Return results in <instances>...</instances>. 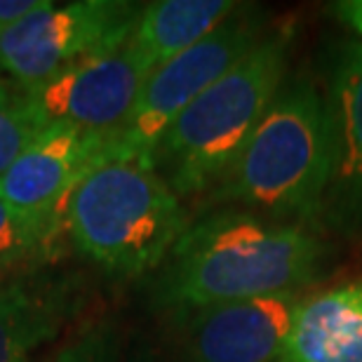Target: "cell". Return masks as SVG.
Returning a JSON list of instances; mask_svg holds the SVG:
<instances>
[{"instance_id": "9a60e30c", "label": "cell", "mask_w": 362, "mask_h": 362, "mask_svg": "<svg viewBox=\"0 0 362 362\" xmlns=\"http://www.w3.org/2000/svg\"><path fill=\"white\" fill-rule=\"evenodd\" d=\"M57 233L28 221L0 198V278L40 264Z\"/></svg>"}, {"instance_id": "e0dca14e", "label": "cell", "mask_w": 362, "mask_h": 362, "mask_svg": "<svg viewBox=\"0 0 362 362\" xmlns=\"http://www.w3.org/2000/svg\"><path fill=\"white\" fill-rule=\"evenodd\" d=\"M334 17L341 21L346 28H351L362 42V0H341L332 5Z\"/></svg>"}, {"instance_id": "5bb4252c", "label": "cell", "mask_w": 362, "mask_h": 362, "mask_svg": "<svg viewBox=\"0 0 362 362\" xmlns=\"http://www.w3.org/2000/svg\"><path fill=\"white\" fill-rule=\"evenodd\" d=\"M47 125L31 94L0 83V177Z\"/></svg>"}, {"instance_id": "6da1fadb", "label": "cell", "mask_w": 362, "mask_h": 362, "mask_svg": "<svg viewBox=\"0 0 362 362\" xmlns=\"http://www.w3.org/2000/svg\"><path fill=\"white\" fill-rule=\"evenodd\" d=\"M334 247L301 223L216 207L188 223L165 259L156 299L177 315L259 299L301 294L325 278Z\"/></svg>"}, {"instance_id": "ba28073f", "label": "cell", "mask_w": 362, "mask_h": 362, "mask_svg": "<svg viewBox=\"0 0 362 362\" xmlns=\"http://www.w3.org/2000/svg\"><path fill=\"white\" fill-rule=\"evenodd\" d=\"M148 76L151 66L129 35L28 94L47 122H69L88 134L111 139L127 122Z\"/></svg>"}, {"instance_id": "7c38bea8", "label": "cell", "mask_w": 362, "mask_h": 362, "mask_svg": "<svg viewBox=\"0 0 362 362\" xmlns=\"http://www.w3.org/2000/svg\"><path fill=\"white\" fill-rule=\"evenodd\" d=\"M69 315V289L59 282L14 278L0 282V362H33Z\"/></svg>"}, {"instance_id": "4fadbf2b", "label": "cell", "mask_w": 362, "mask_h": 362, "mask_svg": "<svg viewBox=\"0 0 362 362\" xmlns=\"http://www.w3.org/2000/svg\"><path fill=\"white\" fill-rule=\"evenodd\" d=\"M228 0H158L141 7L132 45L151 71L198 45L235 12Z\"/></svg>"}, {"instance_id": "277c9868", "label": "cell", "mask_w": 362, "mask_h": 362, "mask_svg": "<svg viewBox=\"0 0 362 362\" xmlns=\"http://www.w3.org/2000/svg\"><path fill=\"white\" fill-rule=\"evenodd\" d=\"M292 31L266 33L160 136L153 165L179 198L209 193L240 156L287 78Z\"/></svg>"}, {"instance_id": "8fae6325", "label": "cell", "mask_w": 362, "mask_h": 362, "mask_svg": "<svg viewBox=\"0 0 362 362\" xmlns=\"http://www.w3.org/2000/svg\"><path fill=\"white\" fill-rule=\"evenodd\" d=\"M278 362H362V280L303 296Z\"/></svg>"}, {"instance_id": "30bf717a", "label": "cell", "mask_w": 362, "mask_h": 362, "mask_svg": "<svg viewBox=\"0 0 362 362\" xmlns=\"http://www.w3.org/2000/svg\"><path fill=\"white\" fill-rule=\"evenodd\" d=\"M301 299L259 296L181 315L186 362H278Z\"/></svg>"}, {"instance_id": "3957f363", "label": "cell", "mask_w": 362, "mask_h": 362, "mask_svg": "<svg viewBox=\"0 0 362 362\" xmlns=\"http://www.w3.org/2000/svg\"><path fill=\"white\" fill-rule=\"evenodd\" d=\"M325 181V92L310 76L294 74L285 78L240 156L209 191V205L247 209L315 230Z\"/></svg>"}, {"instance_id": "9c48e42d", "label": "cell", "mask_w": 362, "mask_h": 362, "mask_svg": "<svg viewBox=\"0 0 362 362\" xmlns=\"http://www.w3.org/2000/svg\"><path fill=\"white\" fill-rule=\"evenodd\" d=\"M106 139L69 122H49L0 177V198L28 221L59 235L64 205Z\"/></svg>"}, {"instance_id": "52a82bcc", "label": "cell", "mask_w": 362, "mask_h": 362, "mask_svg": "<svg viewBox=\"0 0 362 362\" xmlns=\"http://www.w3.org/2000/svg\"><path fill=\"white\" fill-rule=\"evenodd\" d=\"M327 111V181L315 216L317 233L362 243V42L339 45L332 59Z\"/></svg>"}, {"instance_id": "2e32d148", "label": "cell", "mask_w": 362, "mask_h": 362, "mask_svg": "<svg viewBox=\"0 0 362 362\" xmlns=\"http://www.w3.org/2000/svg\"><path fill=\"white\" fill-rule=\"evenodd\" d=\"M54 362H120V339L111 322L85 329L59 351Z\"/></svg>"}, {"instance_id": "8992f818", "label": "cell", "mask_w": 362, "mask_h": 362, "mask_svg": "<svg viewBox=\"0 0 362 362\" xmlns=\"http://www.w3.org/2000/svg\"><path fill=\"white\" fill-rule=\"evenodd\" d=\"M264 35V21L257 12L235 10L198 45L151 71L127 122L106 144L120 153L153 163L158 141L177 115L250 54Z\"/></svg>"}, {"instance_id": "7a4b0ae2", "label": "cell", "mask_w": 362, "mask_h": 362, "mask_svg": "<svg viewBox=\"0 0 362 362\" xmlns=\"http://www.w3.org/2000/svg\"><path fill=\"white\" fill-rule=\"evenodd\" d=\"M62 223L78 255L127 278L160 269L188 226L156 165L108 144L71 188Z\"/></svg>"}, {"instance_id": "5b68a950", "label": "cell", "mask_w": 362, "mask_h": 362, "mask_svg": "<svg viewBox=\"0 0 362 362\" xmlns=\"http://www.w3.org/2000/svg\"><path fill=\"white\" fill-rule=\"evenodd\" d=\"M141 7L118 0L47 3L0 33V76L21 92H35L90 57L125 42Z\"/></svg>"}]
</instances>
